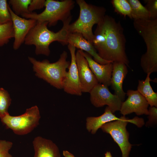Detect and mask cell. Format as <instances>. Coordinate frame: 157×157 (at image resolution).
<instances>
[{
  "label": "cell",
  "instance_id": "obj_1",
  "mask_svg": "<svg viewBox=\"0 0 157 157\" xmlns=\"http://www.w3.org/2000/svg\"><path fill=\"white\" fill-rule=\"evenodd\" d=\"M94 35L92 44L101 58L112 63H123L129 66V61L125 51L126 39L119 22L105 15L97 24Z\"/></svg>",
  "mask_w": 157,
  "mask_h": 157
},
{
  "label": "cell",
  "instance_id": "obj_2",
  "mask_svg": "<svg viewBox=\"0 0 157 157\" xmlns=\"http://www.w3.org/2000/svg\"><path fill=\"white\" fill-rule=\"evenodd\" d=\"M72 18L71 16L63 22L62 28L56 32L48 29V23L47 22L37 23L26 36L25 44L34 45L35 52L37 55L48 56L50 53L49 46L52 42L58 41L63 45L68 44L67 40L69 33L68 27Z\"/></svg>",
  "mask_w": 157,
  "mask_h": 157
},
{
  "label": "cell",
  "instance_id": "obj_3",
  "mask_svg": "<svg viewBox=\"0 0 157 157\" xmlns=\"http://www.w3.org/2000/svg\"><path fill=\"white\" fill-rule=\"evenodd\" d=\"M135 29L142 37L147 50L141 56L140 65L146 74L157 71V19L134 20Z\"/></svg>",
  "mask_w": 157,
  "mask_h": 157
},
{
  "label": "cell",
  "instance_id": "obj_4",
  "mask_svg": "<svg viewBox=\"0 0 157 157\" xmlns=\"http://www.w3.org/2000/svg\"><path fill=\"white\" fill-rule=\"evenodd\" d=\"M67 53L64 51L56 62L50 63L47 60L38 61L30 57L28 59L33 65L35 75L58 89H63V83L70 62L67 60Z\"/></svg>",
  "mask_w": 157,
  "mask_h": 157
},
{
  "label": "cell",
  "instance_id": "obj_5",
  "mask_svg": "<svg viewBox=\"0 0 157 157\" xmlns=\"http://www.w3.org/2000/svg\"><path fill=\"white\" fill-rule=\"evenodd\" d=\"M76 1L80 8L79 15L76 21L69 25V32L80 33L92 44L94 37L92 27L102 20L106 10L103 7L88 4L84 0Z\"/></svg>",
  "mask_w": 157,
  "mask_h": 157
},
{
  "label": "cell",
  "instance_id": "obj_6",
  "mask_svg": "<svg viewBox=\"0 0 157 157\" xmlns=\"http://www.w3.org/2000/svg\"><path fill=\"white\" fill-rule=\"evenodd\" d=\"M75 1L72 0H46L44 10L39 14L31 13L21 16L24 18L35 20L37 23L47 22L49 27L54 26L59 21L63 22L71 17V12Z\"/></svg>",
  "mask_w": 157,
  "mask_h": 157
},
{
  "label": "cell",
  "instance_id": "obj_7",
  "mask_svg": "<svg viewBox=\"0 0 157 157\" xmlns=\"http://www.w3.org/2000/svg\"><path fill=\"white\" fill-rule=\"evenodd\" d=\"M128 122L134 124L139 127L144 124L142 118L135 117L129 119L123 116L122 119L106 123L101 128L104 132L109 134L121 150L122 157H129L132 145L129 141V134L126 129Z\"/></svg>",
  "mask_w": 157,
  "mask_h": 157
},
{
  "label": "cell",
  "instance_id": "obj_8",
  "mask_svg": "<svg viewBox=\"0 0 157 157\" xmlns=\"http://www.w3.org/2000/svg\"><path fill=\"white\" fill-rule=\"evenodd\" d=\"M40 115L37 106L26 109L23 114L13 116L9 114L0 118L3 124L16 134L24 135L30 133L39 125Z\"/></svg>",
  "mask_w": 157,
  "mask_h": 157
},
{
  "label": "cell",
  "instance_id": "obj_9",
  "mask_svg": "<svg viewBox=\"0 0 157 157\" xmlns=\"http://www.w3.org/2000/svg\"><path fill=\"white\" fill-rule=\"evenodd\" d=\"M89 93L90 101L95 107L107 105L113 113L120 110L123 101L117 95L111 93L107 86L98 83Z\"/></svg>",
  "mask_w": 157,
  "mask_h": 157
},
{
  "label": "cell",
  "instance_id": "obj_10",
  "mask_svg": "<svg viewBox=\"0 0 157 157\" xmlns=\"http://www.w3.org/2000/svg\"><path fill=\"white\" fill-rule=\"evenodd\" d=\"M68 49L71 56V61L64 81L63 89L66 93L81 96L82 94L76 60V48L70 44Z\"/></svg>",
  "mask_w": 157,
  "mask_h": 157
},
{
  "label": "cell",
  "instance_id": "obj_11",
  "mask_svg": "<svg viewBox=\"0 0 157 157\" xmlns=\"http://www.w3.org/2000/svg\"><path fill=\"white\" fill-rule=\"evenodd\" d=\"M126 94L128 98L122 102L120 110L123 116L135 113L137 115H148L149 104L137 90H129Z\"/></svg>",
  "mask_w": 157,
  "mask_h": 157
},
{
  "label": "cell",
  "instance_id": "obj_12",
  "mask_svg": "<svg viewBox=\"0 0 157 157\" xmlns=\"http://www.w3.org/2000/svg\"><path fill=\"white\" fill-rule=\"evenodd\" d=\"M8 8L14 31V40L13 47L14 50H16L24 43L26 36L31 29L36 24L37 22L34 19H27L16 15L9 5Z\"/></svg>",
  "mask_w": 157,
  "mask_h": 157
},
{
  "label": "cell",
  "instance_id": "obj_13",
  "mask_svg": "<svg viewBox=\"0 0 157 157\" xmlns=\"http://www.w3.org/2000/svg\"><path fill=\"white\" fill-rule=\"evenodd\" d=\"M76 60L81 91L90 92L99 83L90 68L87 60L83 55L81 50L79 49L76 51Z\"/></svg>",
  "mask_w": 157,
  "mask_h": 157
},
{
  "label": "cell",
  "instance_id": "obj_14",
  "mask_svg": "<svg viewBox=\"0 0 157 157\" xmlns=\"http://www.w3.org/2000/svg\"><path fill=\"white\" fill-rule=\"evenodd\" d=\"M82 53L87 60L89 67L99 83L107 87L110 85L113 70V63L101 64L95 61L88 53L82 50Z\"/></svg>",
  "mask_w": 157,
  "mask_h": 157
},
{
  "label": "cell",
  "instance_id": "obj_15",
  "mask_svg": "<svg viewBox=\"0 0 157 157\" xmlns=\"http://www.w3.org/2000/svg\"><path fill=\"white\" fill-rule=\"evenodd\" d=\"M110 85L115 94L122 101L124 100L126 93L123 89V83L128 72L127 66L124 63L113 62Z\"/></svg>",
  "mask_w": 157,
  "mask_h": 157
},
{
  "label": "cell",
  "instance_id": "obj_16",
  "mask_svg": "<svg viewBox=\"0 0 157 157\" xmlns=\"http://www.w3.org/2000/svg\"><path fill=\"white\" fill-rule=\"evenodd\" d=\"M68 44H71L75 47L84 51L93 57L94 60L101 64L112 63L101 58L98 54L93 44L86 39L81 34L77 33H69L68 37Z\"/></svg>",
  "mask_w": 157,
  "mask_h": 157
},
{
  "label": "cell",
  "instance_id": "obj_17",
  "mask_svg": "<svg viewBox=\"0 0 157 157\" xmlns=\"http://www.w3.org/2000/svg\"><path fill=\"white\" fill-rule=\"evenodd\" d=\"M33 144V157H60L58 147L50 140L38 136L34 138Z\"/></svg>",
  "mask_w": 157,
  "mask_h": 157
},
{
  "label": "cell",
  "instance_id": "obj_18",
  "mask_svg": "<svg viewBox=\"0 0 157 157\" xmlns=\"http://www.w3.org/2000/svg\"><path fill=\"white\" fill-rule=\"evenodd\" d=\"M123 116L120 117H116L107 106L104 112L101 115L97 117H90L86 119V126L87 130L92 134H94L104 124L108 122L122 119Z\"/></svg>",
  "mask_w": 157,
  "mask_h": 157
},
{
  "label": "cell",
  "instance_id": "obj_19",
  "mask_svg": "<svg viewBox=\"0 0 157 157\" xmlns=\"http://www.w3.org/2000/svg\"><path fill=\"white\" fill-rule=\"evenodd\" d=\"M150 73L147 74L145 80H139L137 90L145 98L150 106L157 107V92H155L150 84Z\"/></svg>",
  "mask_w": 157,
  "mask_h": 157
},
{
  "label": "cell",
  "instance_id": "obj_20",
  "mask_svg": "<svg viewBox=\"0 0 157 157\" xmlns=\"http://www.w3.org/2000/svg\"><path fill=\"white\" fill-rule=\"evenodd\" d=\"M131 8V18L134 20L150 19V14L146 8L138 0H127Z\"/></svg>",
  "mask_w": 157,
  "mask_h": 157
},
{
  "label": "cell",
  "instance_id": "obj_21",
  "mask_svg": "<svg viewBox=\"0 0 157 157\" xmlns=\"http://www.w3.org/2000/svg\"><path fill=\"white\" fill-rule=\"evenodd\" d=\"M14 37V31L12 21L0 24V47L7 44Z\"/></svg>",
  "mask_w": 157,
  "mask_h": 157
},
{
  "label": "cell",
  "instance_id": "obj_22",
  "mask_svg": "<svg viewBox=\"0 0 157 157\" xmlns=\"http://www.w3.org/2000/svg\"><path fill=\"white\" fill-rule=\"evenodd\" d=\"M31 0H10L9 3L15 14L19 16L24 14L30 13L28 7Z\"/></svg>",
  "mask_w": 157,
  "mask_h": 157
},
{
  "label": "cell",
  "instance_id": "obj_23",
  "mask_svg": "<svg viewBox=\"0 0 157 157\" xmlns=\"http://www.w3.org/2000/svg\"><path fill=\"white\" fill-rule=\"evenodd\" d=\"M11 99L7 91L0 88V118L9 114L8 109Z\"/></svg>",
  "mask_w": 157,
  "mask_h": 157
},
{
  "label": "cell",
  "instance_id": "obj_24",
  "mask_svg": "<svg viewBox=\"0 0 157 157\" xmlns=\"http://www.w3.org/2000/svg\"><path fill=\"white\" fill-rule=\"evenodd\" d=\"M111 2L116 12L131 18V8L127 0H113Z\"/></svg>",
  "mask_w": 157,
  "mask_h": 157
},
{
  "label": "cell",
  "instance_id": "obj_25",
  "mask_svg": "<svg viewBox=\"0 0 157 157\" xmlns=\"http://www.w3.org/2000/svg\"><path fill=\"white\" fill-rule=\"evenodd\" d=\"M8 6L6 0H0V24L12 21Z\"/></svg>",
  "mask_w": 157,
  "mask_h": 157
},
{
  "label": "cell",
  "instance_id": "obj_26",
  "mask_svg": "<svg viewBox=\"0 0 157 157\" xmlns=\"http://www.w3.org/2000/svg\"><path fill=\"white\" fill-rule=\"evenodd\" d=\"M13 143L5 140H0V157H14L9 152Z\"/></svg>",
  "mask_w": 157,
  "mask_h": 157
},
{
  "label": "cell",
  "instance_id": "obj_27",
  "mask_svg": "<svg viewBox=\"0 0 157 157\" xmlns=\"http://www.w3.org/2000/svg\"><path fill=\"white\" fill-rule=\"evenodd\" d=\"M144 1L146 4L145 7L150 14V19H157V0H147Z\"/></svg>",
  "mask_w": 157,
  "mask_h": 157
},
{
  "label": "cell",
  "instance_id": "obj_28",
  "mask_svg": "<svg viewBox=\"0 0 157 157\" xmlns=\"http://www.w3.org/2000/svg\"><path fill=\"white\" fill-rule=\"evenodd\" d=\"M45 0H31L28 7L30 13L36 10L40 9L45 7Z\"/></svg>",
  "mask_w": 157,
  "mask_h": 157
},
{
  "label": "cell",
  "instance_id": "obj_29",
  "mask_svg": "<svg viewBox=\"0 0 157 157\" xmlns=\"http://www.w3.org/2000/svg\"><path fill=\"white\" fill-rule=\"evenodd\" d=\"M149 111L148 123L156 122L157 119V108L155 106H150Z\"/></svg>",
  "mask_w": 157,
  "mask_h": 157
},
{
  "label": "cell",
  "instance_id": "obj_30",
  "mask_svg": "<svg viewBox=\"0 0 157 157\" xmlns=\"http://www.w3.org/2000/svg\"><path fill=\"white\" fill-rule=\"evenodd\" d=\"M63 155L65 157H75L73 154L67 151H64Z\"/></svg>",
  "mask_w": 157,
  "mask_h": 157
},
{
  "label": "cell",
  "instance_id": "obj_31",
  "mask_svg": "<svg viewBox=\"0 0 157 157\" xmlns=\"http://www.w3.org/2000/svg\"><path fill=\"white\" fill-rule=\"evenodd\" d=\"M104 157H112V156L110 151H107L105 153Z\"/></svg>",
  "mask_w": 157,
  "mask_h": 157
},
{
  "label": "cell",
  "instance_id": "obj_32",
  "mask_svg": "<svg viewBox=\"0 0 157 157\" xmlns=\"http://www.w3.org/2000/svg\"></svg>",
  "mask_w": 157,
  "mask_h": 157
}]
</instances>
